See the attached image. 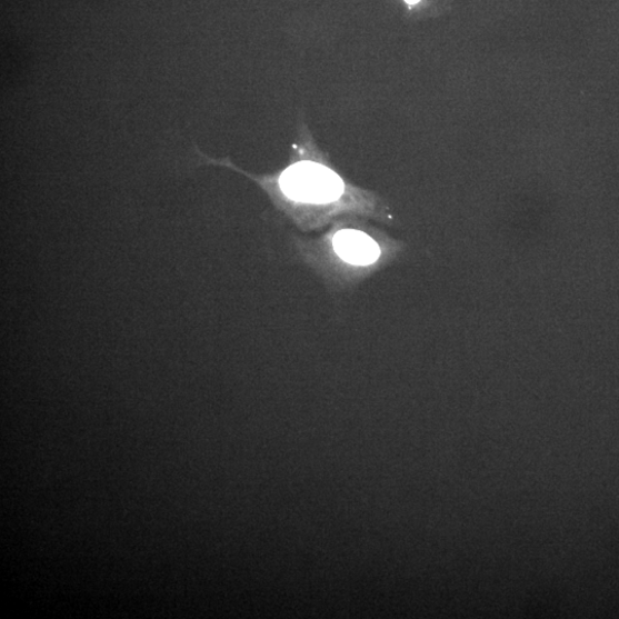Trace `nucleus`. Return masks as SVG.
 Masks as SVG:
<instances>
[{
  "mask_svg": "<svg viewBox=\"0 0 619 619\" xmlns=\"http://www.w3.org/2000/svg\"><path fill=\"white\" fill-rule=\"evenodd\" d=\"M406 2L410 6H416L420 2V0H406Z\"/></svg>",
  "mask_w": 619,
  "mask_h": 619,
  "instance_id": "obj_3",
  "label": "nucleus"
},
{
  "mask_svg": "<svg viewBox=\"0 0 619 619\" xmlns=\"http://www.w3.org/2000/svg\"><path fill=\"white\" fill-rule=\"evenodd\" d=\"M339 257L355 266H370L381 254L379 244L368 234L356 230H343L333 240Z\"/></svg>",
  "mask_w": 619,
  "mask_h": 619,
  "instance_id": "obj_2",
  "label": "nucleus"
},
{
  "mask_svg": "<svg viewBox=\"0 0 619 619\" xmlns=\"http://www.w3.org/2000/svg\"><path fill=\"white\" fill-rule=\"evenodd\" d=\"M279 183L286 197L306 203L333 202L345 192L343 180L337 172L311 161L289 167Z\"/></svg>",
  "mask_w": 619,
  "mask_h": 619,
  "instance_id": "obj_1",
  "label": "nucleus"
}]
</instances>
